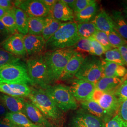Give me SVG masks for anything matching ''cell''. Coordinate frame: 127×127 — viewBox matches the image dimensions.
Listing matches in <instances>:
<instances>
[{
    "mask_svg": "<svg viewBox=\"0 0 127 127\" xmlns=\"http://www.w3.org/2000/svg\"><path fill=\"white\" fill-rule=\"evenodd\" d=\"M25 114L32 123L41 127H55L31 103L25 102Z\"/></svg>",
    "mask_w": 127,
    "mask_h": 127,
    "instance_id": "cell-16",
    "label": "cell"
},
{
    "mask_svg": "<svg viewBox=\"0 0 127 127\" xmlns=\"http://www.w3.org/2000/svg\"><path fill=\"white\" fill-rule=\"evenodd\" d=\"M57 107L64 112L75 110L78 108L76 100L69 87L62 84L49 86L44 90Z\"/></svg>",
    "mask_w": 127,
    "mask_h": 127,
    "instance_id": "cell-5",
    "label": "cell"
},
{
    "mask_svg": "<svg viewBox=\"0 0 127 127\" xmlns=\"http://www.w3.org/2000/svg\"><path fill=\"white\" fill-rule=\"evenodd\" d=\"M75 50L73 47L51 50L44 54L51 83L59 80Z\"/></svg>",
    "mask_w": 127,
    "mask_h": 127,
    "instance_id": "cell-3",
    "label": "cell"
},
{
    "mask_svg": "<svg viewBox=\"0 0 127 127\" xmlns=\"http://www.w3.org/2000/svg\"><path fill=\"white\" fill-rule=\"evenodd\" d=\"M124 8H127V4L126 5V6H124Z\"/></svg>",
    "mask_w": 127,
    "mask_h": 127,
    "instance_id": "cell-51",
    "label": "cell"
},
{
    "mask_svg": "<svg viewBox=\"0 0 127 127\" xmlns=\"http://www.w3.org/2000/svg\"><path fill=\"white\" fill-rule=\"evenodd\" d=\"M28 98L45 118L55 127L63 125V114L42 89H31Z\"/></svg>",
    "mask_w": 127,
    "mask_h": 127,
    "instance_id": "cell-1",
    "label": "cell"
},
{
    "mask_svg": "<svg viewBox=\"0 0 127 127\" xmlns=\"http://www.w3.org/2000/svg\"><path fill=\"white\" fill-rule=\"evenodd\" d=\"M89 39L91 43L92 55L99 57H102L106 51L104 47L93 37L89 38Z\"/></svg>",
    "mask_w": 127,
    "mask_h": 127,
    "instance_id": "cell-36",
    "label": "cell"
},
{
    "mask_svg": "<svg viewBox=\"0 0 127 127\" xmlns=\"http://www.w3.org/2000/svg\"><path fill=\"white\" fill-rule=\"evenodd\" d=\"M102 77L123 78L127 76V69L124 66L102 60Z\"/></svg>",
    "mask_w": 127,
    "mask_h": 127,
    "instance_id": "cell-21",
    "label": "cell"
},
{
    "mask_svg": "<svg viewBox=\"0 0 127 127\" xmlns=\"http://www.w3.org/2000/svg\"><path fill=\"white\" fill-rule=\"evenodd\" d=\"M14 10L17 30L25 36L28 33V17L22 9L14 7Z\"/></svg>",
    "mask_w": 127,
    "mask_h": 127,
    "instance_id": "cell-26",
    "label": "cell"
},
{
    "mask_svg": "<svg viewBox=\"0 0 127 127\" xmlns=\"http://www.w3.org/2000/svg\"><path fill=\"white\" fill-rule=\"evenodd\" d=\"M41 0V2H42L48 8H49L50 9V10L57 1V0Z\"/></svg>",
    "mask_w": 127,
    "mask_h": 127,
    "instance_id": "cell-46",
    "label": "cell"
},
{
    "mask_svg": "<svg viewBox=\"0 0 127 127\" xmlns=\"http://www.w3.org/2000/svg\"><path fill=\"white\" fill-rule=\"evenodd\" d=\"M11 34L0 20V45L11 36Z\"/></svg>",
    "mask_w": 127,
    "mask_h": 127,
    "instance_id": "cell-41",
    "label": "cell"
},
{
    "mask_svg": "<svg viewBox=\"0 0 127 127\" xmlns=\"http://www.w3.org/2000/svg\"><path fill=\"white\" fill-rule=\"evenodd\" d=\"M93 37L102 45L106 51L113 48L109 42L106 33L97 30Z\"/></svg>",
    "mask_w": 127,
    "mask_h": 127,
    "instance_id": "cell-35",
    "label": "cell"
},
{
    "mask_svg": "<svg viewBox=\"0 0 127 127\" xmlns=\"http://www.w3.org/2000/svg\"><path fill=\"white\" fill-rule=\"evenodd\" d=\"M14 5L17 8L22 9L28 17L46 18L50 15V9L41 0H17Z\"/></svg>",
    "mask_w": 127,
    "mask_h": 127,
    "instance_id": "cell-8",
    "label": "cell"
},
{
    "mask_svg": "<svg viewBox=\"0 0 127 127\" xmlns=\"http://www.w3.org/2000/svg\"><path fill=\"white\" fill-rule=\"evenodd\" d=\"M31 89L27 84H9L0 82V92L7 95L17 97H28Z\"/></svg>",
    "mask_w": 127,
    "mask_h": 127,
    "instance_id": "cell-15",
    "label": "cell"
},
{
    "mask_svg": "<svg viewBox=\"0 0 127 127\" xmlns=\"http://www.w3.org/2000/svg\"><path fill=\"white\" fill-rule=\"evenodd\" d=\"M127 77V76L123 78L102 77L95 83V89L103 92H115Z\"/></svg>",
    "mask_w": 127,
    "mask_h": 127,
    "instance_id": "cell-22",
    "label": "cell"
},
{
    "mask_svg": "<svg viewBox=\"0 0 127 127\" xmlns=\"http://www.w3.org/2000/svg\"><path fill=\"white\" fill-rule=\"evenodd\" d=\"M97 7V3L95 1L80 12L75 14L74 20L78 24L91 22L96 15Z\"/></svg>",
    "mask_w": 127,
    "mask_h": 127,
    "instance_id": "cell-25",
    "label": "cell"
},
{
    "mask_svg": "<svg viewBox=\"0 0 127 127\" xmlns=\"http://www.w3.org/2000/svg\"><path fill=\"white\" fill-rule=\"evenodd\" d=\"M104 57L105 61L113 62L123 66L125 65L118 48H113L105 51Z\"/></svg>",
    "mask_w": 127,
    "mask_h": 127,
    "instance_id": "cell-31",
    "label": "cell"
},
{
    "mask_svg": "<svg viewBox=\"0 0 127 127\" xmlns=\"http://www.w3.org/2000/svg\"><path fill=\"white\" fill-rule=\"evenodd\" d=\"M114 93L120 100L127 99V77L115 91Z\"/></svg>",
    "mask_w": 127,
    "mask_h": 127,
    "instance_id": "cell-39",
    "label": "cell"
},
{
    "mask_svg": "<svg viewBox=\"0 0 127 127\" xmlns=\"http://www.w3.org/2000/svg\"><path fill=\"white\" fill-rule=\"evenodd\" d=\"M109 42L113 48H118L127 43V41L121 36L115 30L107 34Z\"/></svg>",
    "mask_w": 127,
    "mask_h": 127,
    "instance_id": "cell-34",
    "label": "cell"
},
{
    "mask_svg": "<svg viewBox=\"0 0 127 127\" xmlns=\"http://www.w3.org/2000/svg\"><path fill=\"white\" fill-rule=\"evenodd\" d=\"M95 1L94 0H76L73 9V12L78 13Z\"/></svg>",
    "mask_w": 127,
    "mask_h": 127,
    "instance_id": "cell-38",
    "label": "cell"
},
{
    "mask_svg": "<svg viewBox=\"0 0 127 127\" xmlns=\"http://www.w3.org/2000/svg\"><path fill=\"white\" fill-rule=\"evenodd\" d=\"M0 127H17L9 120L4 118L2 120H0Z\"/></svg>",
    "mask_w": 127,
    "mask_h": 127,
    "instance_id": "cell-45",
    "label": "cell"
},
{
    "mask_svg": "<svg viewBox=\"0 0 127 127\" xmlns=\"http://www.w3.org/2000/svg\"><path fill=\"white\" fill-rule=\"evenodd\" d=\"M0 7L9 10L13 8L12 2L9 0H0Z\"/></svg>",
    "mask_w": 127,
    "mask_h": 127,
    "instance_id": "cell-44",
    "label": "cell"
},
{
    "mask_svg": "<svg viewBox=\"0 0 127 127\" xmlns=\"http://www.w3.org/2000/svg\"><path fill=\"white\" fill-rule=\"evenodd\" d=\"M97 103L113 116L118 112L121 100L115 95L114 91L104 92Z\"/></svg>",
    "mask_w": 127,
    "mask_h": 127,
    "instance_id": "cell-14",
    "label": "cell"
},
{
    "mask_svg": "<svg viewBox=\"0 0 127 127\" xmlns=\"http://www.w3.org/2000/svg\"><path fill=\"white\" fill-rule=\"evenodd\" d=\"M91 22L95 26L97 30L107 34L115 30L111 16L104 10H102L96 14Z\"/></svg>",
    "mask_w": 127,
    "mask_h": 127,
    "instance_id": "cell-19",
    "label": "cell"
},
{
    "mask_svg": "<svg viewBox=\"0 0 127 127\" xmlns=\"http://www.w3.org/2000/svg\"><path fill=\"white\" fill-rule=\"evenodd\" d=\"M104 93V92L99 91L95 89L92 94V95L91 96V100H92L96 103H98V101L100 99L101 97L102 96V95H103Z\"/></svg>",
    "mask_w": 127,
    "mask_h": 127,
    "instance_id": "cell-43",
    "label": "cell"
},
{
    "mask_svg": "<svg viewBox=\"0 0 127 127\" xmlns=\"http://www.w3.org/2000/svg\"><path fill=\"white\" fill-rule=\"evenodd\" d=\"M114 30L127 41V21L121 11L113 10L112 16Z\"/></svg>",
    "mask_w": 127,
    "mask_h": 127,
    "instance_id": "cell-23",
    "label": "cell"
},
{
    "mask_svg": "<svg viewBox=\"0 0 127 127\" xmlns=\"http://www.w3.org/2000/svg\"><path fill=\"white\" fill-rule=\"evenodd\" d=\"M77 32V24L67 22L61 24L53 36L46 41L45 48L51 50L73 47L80 39Z\"/></svg>",
    "mask_w": 127,
    "mask_h": 127,
    "instance_id": "cell-2",
    "label": "cell"
},
{
    "mask_svg": "<svg viewBox=\"0 0 127 127\" xmlns=\"http://www.w3.org/2000/svg\"><path fill=\"white\" fill-rule=\"evenodd\" d=\"M97 30L91 21L77 24L78 34L81 39H89L93 37Z\"/></svg>",
    "mask_w": 127,
    "mask_h": 127,
    "instance_id": "cell-29",
    "label": "cell"
},
{
    "mask_svg": "<svg viewBox=\"0 0 127 127\" xmlns=\"http://www.w3.org/2000/svg\"><path fill=\"white\" fill-rule=\"evenodd\" d=\"M105 127H127V122L116 114L105 123Z\"/></svg>",
    "mask_w": 127,
    "mask_h": 127,
    "instance_id": "cell-37",
    "label": "cell"
},
{
    "mask_svg": "<svg viewBox=\"0 0 127 127\" xmlns=\"http://www.w3.org/2000/svg\"><path fill=\"white\" fill-rule=\"evenodd\" d=\"M46 18L28 17V33L41 35L45 26Z\"/></svg>",
    "mask_w": 127,
    "mask_h": 127,
    "instance_id": "cell-28",
    "label": "cell"
},
{
    "mask_svg": "<svg viewBox=\"0 0 127 127\" xmlns=\"http://www.w3.org/2000/svg\"><path fill=\"white\" fill-rule=\"evenodd\" d=\"M8 11L9 10L4 9L0 7V19L2 17H3Z\"/></svg>",
    "mask_w": 127,
    "mask_h": 127,
    "instance_id": "cell-49",
    "label": "cell"
},
{
    "mask_svg": "<svg viewBox=\"0 0 127 127\" xmlns=\"http://www.w3.org/2000/svg\"><path fill=\"white\" fill-rule=\"evenodd\" d=\"M1 46L4 50L16 56L24 57L27 55L24 43V36L20 33H16L11 35Z\"/></svg>",
    "mask_w": 127,
    "mask_h": 127,
    "instance_id": "cell-11",
    "label": "cell"
},
{
    "mask_svg": "<svg viewBox=\"0 0 127 127\" xmlns=\"http://www.w3.org/2000/svg\"><path fill=\"white\" fill-rule=\"evenodd\" d=\"M0 100L6 109L10 112V113H22L25 114L26 102L23 98L1 94Z\"/></svg>",
    "mask_w": 127,
    "mask_h": 127,
    "instance_id": "cell-18",
    "label": "cell"
},
{
    "mask_svg": "<svg viewBox=\"0 0 127 127\" xmlns=\"http://www.w3.org/2000/svg\"><path fill=\"white\" fill-rule=\"evenodd\" d=\"M5 118L17 127H41L32 123L22 113H8Z\"/></svg>",
    "mask_w": 127,
    "mask_h": 127,
    "instance_id": "cell-24",
    "label": "cell"
},
{
    "mask_svg": "<svg viewBox=\"0 0 127 127\" xmlns=\"http://www.w3.org/2000/svg\"><path fill=\"white\" fill-rule=\"evenodd\" d=\"M64 2L68 6V7L73 10L76 0H63Z\"/></svg>",
    "mask_w": 127,
    "mask_h": 127,
    "instance_id": "cell-48",
    "label": "cell"
},
{
    "mask_svg": "<svg viewBox=\"0 0 127 127\" xmlns=\"http://www.w3.org/2000/svg\"><path fill=\"white\" fill-rule=\"evenodd\" d=\"M0 82L34 85L28 76L26 64L20 60L0 68Z\"/></svg>",
    "mask_w": 127,
    "mask_h": 127,
    "instance_id": "cell-6",
    "label": "cell"
},
{
    "mask_svg": "<svg viewBox=\"0 0 127 127\" xmlns=\"http://www.w3.org/2000/svg\"><path fill=\"white\" fill-rule=\"evenodd\" d=\"M50 16L59 21L72 22L74 19L73 10L70 9L63 0H57L50 10Z\"/></svg>",
    "mask_w": 127,
    "mask_h": 127,
    "instance_id": "cell-13",
    "label": "cell"
},
{
    "mask_svg": "<svg viewBox=\"0 0 127 127\" xmlns=\"http://www.w3.org/2000/svg\"><path fill=\"white\" fill-rule=\"evenodd\" d=\"M62 22L49 15L46 18V24L41 36L46 41L50 39L60 27Z\"/></svg>",
    "mask_w": 127,
    "mask_h": 127,
    "instance_id": "cell-27",
    "label": "cell"
},
{
    "mask_svg": "<svg viewBox=\"0 0 127 127\" xmlns=\"http://www.w3.org/2000/svg\"><path fill=\"white\" fill-rule=\"evenodd\" d=\"M82 109L87 112L102 120L105 123L113 117L104 109H103L97 103L92 100L81 102Z\"/></svg>",
    "mask_w": 127,
    "mask_h": 127,
    "instance_id": "cell-20",
    "label": "cell"
},
{
    "mask_svg": "<svg viewBox=\"0 0 127 127\" xmlns=\"http://www.w3.org/2000/svg\"><path fill=\"white\" fill-rule=\"evenodd\" d=\"M118 115L123 121L127 122V99L121 100Z\"/></svg>",
    "mask_w": 127,
    "mask_h": 127,
    "instance_id": "cell-40",
    "label": "cell"
},
{
    "mask_svg": "<svg viewBox=\"0 0 127 127\" xmlns=\"http://www.w3.org/2000/svg\"><path fill=\"white\" fill-rule=\"evenodd\" d=\"M28 74L34 85L46 89L51 83L43 55L32 57L26 62Z\"/></svg>",
    "mask_w": 127,
    "mask_h": 127,
    "instance_id": "cell-4",
    "label": "cell"
},
{
    "mask_svg": "<svg viewBox=\"0 0 127 127\" xmlns=\"http://www.w3.org/2000/svg\"><path fill=\"white\" fill-rule=\"evenodd\" d=\"M69 88L74 98L81 102L91 100V96L95 89L94 83L77 79L72 81Z\"/></svg>",
    "mask_w": 127,
    "mask_h": 127,
    "instance_id": "cell-10",
    "label": "cell"
},
{
    "mask_svg": "<svg viewBox=\"0 0 127 127\" xmlns=\"http://www.w3.org/2000/svg\"><path fill=\"white\" fill-rule=\"evenodd\" d=\"M27 54L33 55L40 53L45 48L46 41L41 35L27 34L24 36Z\"/></svg>",
    "mask_w": 127,
    "mask_h": 127,
    "instance_id": "cell-17",
    "label": "cell"
},
{
    "mask_svg": "<svg viewBox=\"0 0 127 127\" xmlns=\"http://www.w3.org/2000/svg\"><path fill=\"white\" fill-rule=\"evenodd\" d=\"M19 61L20 59L17 56L10 53L3 49L0 48V68Z\"/></svg>",
    "mask_w": 127,
    "mask_h": 127,
    "instance_id": "cell-32",
    "label": "cell"
},
{
    "mask_svg": "<svg viewBox=\"0 0 127 127\" xmlns=\"http://www.w3.org/2000/svg\"><path fill=\"white\" fill-rule=\"evenodd\" d=\"M123 12L124 14V17L127 21V8H124V9H123Z\"/></svg>",
    "mask_w": 127,
    "mask_h": 127,
    "instance_id": "cell-50",
    "label": "cell"
},
{
    "mask_svg": "<svg viewBox=\"0 0 127 127\" xmlns=\"http://www.w3.org/2000/svg\"><path fill=\"white\" fill-rule=\"evenodd\" d=\"M103 61L93 55L86 56L79 70L74 77L95 84L102 76Z\"/></svg>",
    "mask_w": 127,
    "mask_h": 127,
    "instance_id": "cell-7",
    "label": "cell"
},
{
    "mask_svg": "<svg viewBox=\"0 0 127 127\" xmlns=\"http://www.w3.org/2000/svg\"><path fill=\"white\" fill-rule=\"evenodd\" d=\"M8 110L5 107L4 104L2 103V102L0 100V116H3L6 115L7 114Z\"/></svg>",
    "mask_w": 127,
    "mask_h": 127,
    "instance_id": "cell-47",
    "label": "cell"
},
{
    "mask_svg": "<svg viewBox=\"0 0 127 127\" xmlns=\"http://www.w3.org/2000/svg\"><path fill=\"white\" fill-rule=\"evenodd\" d=\"M73 48L75 51L85 52L92 55L91 43L89 39H80Z\"/></svg>",
    "mask_w": 127,
    "mask_h": 127,
    "instance_id": "cell-33",
    "label": "cell"
},
{
    "mask_svg": "<svg viewBox=\"0 0 127 127\" xmlns=\"http://www.w3.org/2000/svg\"><path fill=\"white\" fill-rule=\"evenodd\" d=\"M69 127H105V123L83 109L77 110L71 118Z\"/></svg>",
    "mask_w": 127,
    "mask_h": 127,
    "instance_id": "cell-9",
    "label": "cell"
},
{
    "mask_svg": "<svg viewBox=\"0 0 127 127\" xmlns=\"http://www.w3.org/2000/svg\"><path fill=\"white\" fill-rule=\"evenodd\" d=\"M118 49L121 55L123 60L125 64V65L127 66V43L121 46Z\"/></svg>",
    "mask_w": 127,
    "mask_h": 127,
    "instance_id": "cell-42",
    "label": "cell"
},
{
    "mask_svg": "<svg viewBox=\"0 0 127 127\" xmlns=\"http://www.w3.org/2000/svg\"><path fill=\"white\" fill-rule=\"evenodd\" d=\"M86 56L80 52L75 51L68 61L59 79L61 81H66L74 77L82 65Z\"/></svg>",
    "mask_w": 127,
    "mask_h": 127,
    "instance_id": "cell-12",
    "label": "cell"
},
{
    "mask_svg": "<svg viewBox=\"0 0 127 127\" xmlns=\"http://www.w3.org/2000/svg\"><path fill=\"white\" fill-rule=\"evenodd\" d=\"M14 7L9 10L3 17L0 19V20L3 23L11 35L16 33L17 31L15 18L14 15Z\"/></svg>",
    "mask_w": 127,
    "mask_h": 127,
    "instance_id": "cell-30",
    "label": "cell"
}]
</instances>
